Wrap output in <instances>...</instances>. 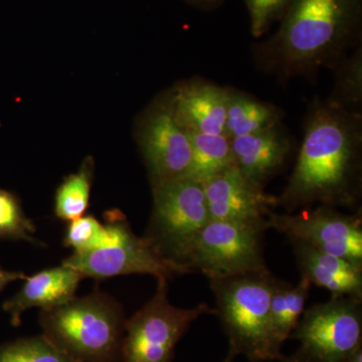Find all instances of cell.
Here are the masks:
<instances>
[{"label":"cell","mask_w":362,"mask_h":362,"mask_svg":"<svg viewBox=\"0 0 362 362\" xmlns=\"http://www.w3.org/2000/svg\"><path fill=\"white\" fill-rule=\"evenodd\" d=\"M138 139L152 187L187 177L192 162V144L187 131L176 121L170 95L147 112Z\"/></svg>","instance_id":"8fae6325"},{"label":"cell","mask_w":362,"mask_h":362,"mask_svg":"<svg viewBox=\"0 0 362 362\" xmlns=\"http://www.w3.org/2000/svg\"><path fill=\"white\" fill-rule=\"evenodd\" d=\"M311 285L308 279L301 276L298 284L292 286L279 281L274 290L268 324L272 350L277 361L282 358L283 344L290 338L303 315Z\"/></svg>","instance_id":"e0dca14e"},{"label":"cell","mask_w":362,"mask_h":362,"mask_svg":"<svg viewBox=\"0 0 362 362\" xmlns=\"http://www.w3.org/2000/svg\"><path fill=\"white\" fill-rule=\"evenodd\" d=\"M109 237L101 247L73 252L64 265L78 271L83 277L104 280L118 276L151 275L157 280L194 273L187 267L162 256L145 237L133 233L127 218L118 209L105 214Z\"/></svg>","instance_id":"5b68a950"},{"label":"cell","mask_w":362,"mask_h":362,"mask_svg":"<svg viewBox=\"0 0 362 362\" xmlns=\"http://www.w3.org/2000/svg\"><path fill=\"white\" fill-rule=\"evenodd\" d=\"M290 338L311 362H343L362 344L361 301L333 298L304 311Z\"/></svg>","instance_id":"9c48e42d"},{"label":"cell","mask_w":362,"mask_h":362,"mask_svg":"<svg viewBox=\"0 0 362 362\" xmlns=\"http://www.w3.org/2000/svg\"><path fill=\"white\" fill-rule=\"evenodd\" d=\"M362 114L329 100L309 106L304 136L278 206L287 213L318 206H352L361 192Z\"/></svg>","instance_id":"6da1fadb"},{"label":"cell","mask_w":362,"mask_h":362,"mask_svg":"<svg viewBox=\"0 0 362 362\" xmlns=\"http://www.w3.org/2000/svg\"><path fill=\"white\" fill-rule=\"evenodd\" d=\"M362 0H292L277 30L255 45L261 73L288 84L331 70L362 44Z\"/></svg>","instance_id":"7a4b0ae2"},{"label":"cell","mask_w":362,"mask_h":362,"mask_svg":"<svg viewBox=\"0 0 362 362\" xmlns=\"http://www.w3.org/2000/svg\"><path fill=\"white\" fill-rule=\"evenodd\" d=\"M192 144V162L188 177L204 182L226 169L235 166L232 143L226 134L188 132Z\"/></svg>","instance_id":"d6986e66"},{"label":"cell","mask_w":362,"mask_h":362,"mask_svg":"<svg viewBox=\"0 0 362 362\" xmlns=\"http://www.w3.org/2000/svg\"><path fill=\"white\" fill-rule=\"evenodd\" d=\"M279 281L271 272L211 280L216 315L228 334L235 356L252 362L277 361L269 335L272 295Z\"/></svg>","instance_id":"277c9868"},{"label":"cell","mask_w":362,"mask_h":362,"mask_svg":"<svg viewBox=\"0 0 362 362\" xmlns=\"http://www.w3.org/2000/svg\"><path fill=\"white\" fill-rule=\"evenodd\" d=\"M343 362H362V344L356 347Z\"/></svg>","instance_id":"f1b7e54d"},{"label":"cell","mask_w":362,"mask_h":362,"mask_svg":"<svg viewBox=\"0 0 362 362\" xmlns=\"http://www.w3.org/2000/svg\"><path fill=\"white\" fill-rule=\"evenodd\" d=\"M185 4L202 11H213L220 7L226 0H182Z\"/></svg>","instance_id":"4316f807"},{"label":"cell","mask_w":362,"mask_h":362,"mask_svg":"<svg viewBox=\"0 0 362 362\" xmlns=\"http://www.w3.org/2000/svg\"><path fill=\"white\" fill-rule=\"evenodd\" d=\"M301 276L324 288L331 297L362 300V267L347 259L314 249L302 242H291Z\"/></svg>","instance_id":"2e32d148"},{"label":"cell","mask_w":362,"mask_h":362,"mask_svg":"<svg viewBox=\"0 0 362 362\" xmlns=\"http://www.w3.org/2000/svg\"><path fill=\"white\" fill-rule=\"evenodd\" d=\"M37 228L23 211L20 199L13 192L0 188V240H25L42 246L35 239Z\"/></svg>","instance_id":"603a6c76"},{"label":"cell","mask_w":362,"mask_h":362,"mask_svg":"<svg viewBox=\"0 0 362 362\" xmlns=\"http://www.w3.org/2000/svg\"><path fill=\"white\" fill-rule=\"evenodd\" d=\"M0 362H78L45 335L20 338L0 345Z\"/></svg>","instance_id":"7402d4cb"},{"label":"cell","mask_w":362,"mask_h":362,"mask_svg":"<svg viewBox=\"0 0 362 362\" xmlns=\"http://www.w3.org/2000/svg\"><path fill=\"white\" fill-rule=\"evenodd\" d=\"M267 226L283 233L291 242L305 243L362 267L361 214L349 216L327 206L308 207L295 213L272 211Z\"/></svg>","instance_id":"30bf717a"},{"label":"cell","mask_w":362,"mask_h":362,"mask_svg":"<svg viewBox=\"0 0 362 362\" xmlns=\"http://www.w3.org/2000/svg\"><path fill=\"white\" fill-rule=\"evenodd\" d=\"M235 357H237V356H235V354H233V351L228 350V356H226L225 361L223 362H233V361H235Z\"/></svg>","instance_id":"f546056e"},{"label":"cell","mask_w":362,"mask_h":362,"mask_svg":"<svg viewBox=\"0 0 362 362\" xmlns=\"http://www.w3.org/2000/svg\"><path fill=\"white\" fill-rule=\"evenodd\" d=\"M93 175L94 161L89 157L77 173L65 177L54 194V211L57 218L70 223L85 216L89 209Z\"/></svg>","instance_id":"ffe728a7"},{"label":"cell","mask_w":362,"mask_h":362,"mask_svg":"<svg viewBox=\"0 0 362 362\" xmlns=\"http://www.w3.org/2000/svg\"><path fill=\"white\" fill-rule=\"evenodd\" d=\"M202 183L211 220L237 221L268 230L267 218L278 206V197L267 194L263 185L246 177L235 166Z\"/></svg>","instance_id":"7c38bea8"},{"label":"cell","mask_w":362,"mask_h":362,"mask_svg":"<svg viewBox=\"0 0 362 362\" xmlns=\"http://www.w3.org/2000/svg\"><path fill=\"white\" fill-rule=\"evenodd\" d=\"M284 112L247 93L228 88L226 135L230 139L270 129L282 123Z\"/></svg>","instance_id":"ac0fdd59"},{"label":"cell","mask_w":362,"mask_h":362,"mask_svg":"<svg viewBox=\"0 0 362 362\" xmlns=\"http://www.w3.org/2000/svg\"><path fill=\"white\" fill-rule=\"evenodd\" d=\"M83 279L78 271L64 264L45 269L26 276L20 290L4 302L2 309L9 314L13 326H20L21 315L28 309L47 310L73 299Z\"/></svg>","instance_id":"5bb4252c"},{"label":"cell","mask_w":362,"mask_h":362,"mask_svg":"<svg viewBox=\"0 0 362 362\" xmlns=\"http://www.w3.org/2000/svg\"><path fill=\"white\" fill-rule=\"evenodd\" d=\"M334 85L327 98L345 110L362 114V44L331 69Z\"/></svg>","instance_id":"44dd1931"},{"label":"cell","mask_w":362,"mask_h":362,"mask_svg":"<svg viewBox=\"0 0 362 362\" xmlns=\"http://www.w3.org/2000/svg\"><path fill=\"white\" fill-rule=\"evenodd\" d=\"M152 192L153 209L144 237L162 256L185 266L190 245L211 221L202 183L187 176L152 187Z\"/></svg>","instance_id":"52a82bcc"},{"label":"cell","mask_w":362,"mask_h":362,"mask_svg":"<svg viewBox=\"0 0 362 362\" xmlns=\"http://www.w3.org/2000/svg\"><path fill=\"white\" fill-rule=\"evenodd\" d=\"M230 143L235 168L263 187L284 166L292 147L282 123L255 134L233 138Z\"/></svg>","instance_id":"9a60e30c"},{"label":"cell","mask_w":362,"mask_h":362,"mask_svg":"<svg viewBox=\"0 0 362 362\" xmlns=\"http://www.w3.org/2000/svg\"><path fill=\"white\" fill-rule=\"evenodd\" d=\"M250 16L251 33L255 39L265 35L284 16L292 0H244Z\"/></svg>","instance_id":"d4e9b609"},{"label":"cell","mask_w":362,"mask_h":362,"mask_svg":"<svg viewBox=\"0 0 362 362\" xmlns=\"http://www.w3.org/2000/svg\"><path fill=\"white\" fill-rule=\"evenodd\" d=\"M125 323L122 306L100 291L40 313L42 335L78 362H120Z\"/></svg>","instance_id":"3957f363"},{"label":"cell","mask_w":362,"mask_h":362,"mask_svg":"<svg viewBox=\"0 0 362 362\" xmlns=\"http://www.w3.org/2000/svg\"><path fill=\"white\" fill-rule=\"evenodd\" d=\"M156 292L126 320L120 362H171L176 345L199 317L216 314L202 303L180 308L169 302L168 280H157Z\"/></svg>","instance_id":"8992f818"},{"label":"cell","mask_w":362,"mask_h":362,"mask_svg":"<svg viewBox=\"0 0 362 362\" xmlns=\"http://www.w3.org/2000/svg\"><path fill=\"white\" fill-rule=\"evenodd\" d=\"M281 362H311L307 358L306 356L301 351V350L298 349L294 354L290 356H283L282 358L280 359Z\"/></svg>","instance_id":"83f0119b"},{"label":"cell","mask_w":362,"mask_h":362,"mask_svg":"<svg viewBox=\"0 0 362 362\" xmlns=\"http://www.w3.org/2000/svg\"><path fill=\"white\" fill-rule=\"evenodd\" d=\"M109 237L106 221H100L92 214H85L68 223L63 244L73 252L90 251L101 247Z\"/></svg>","instance_id":"cb8c5ba5"},{"label":"cell","mask_w":362,"mask_h":362,"mask_svg":"<svg viewBox=\"0 0 362 362\" xmlns=\"http://www.w3.org/2000/svg\"><path fill=\"white\" fill-rule=\"evenodd\" d=\"M26 275L23 272L7 271L0 266V293L6 289V286L18 280H25Z\"/></svg>","instance_id":"484cf974"},{"label":"cell","mask_w":362,"mask_h":362,"mask_svg":"<svg viewBox=\"0 0 362 362\" xmlns=\"http://www.w3.org/2000/svg\"><path fill=\"white\" fill-rule=\"evenodd\" d=\"M265 230L263 226L211 220L190 245L183 265L211 281L269 273L262 247Z\"/></svg>","instance_id":"ba28073f"},{"label":"cell","mask_w":362,"mask_h":362,"mask_svg":"<svg viewBox=\"0 0 362 362\" xmlns=\"http://www.w3.org/2000/svg\"><path fill=\"white\" fill-rule=\"evenodd\" d=\"M228 88L202 80L187 81L170 94L173 113L187 132L226 134Z\"/></svg>","instance_id":"4fadbf2b"}]
</instances>
